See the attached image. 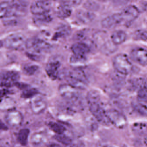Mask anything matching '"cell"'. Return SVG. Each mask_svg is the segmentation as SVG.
<instances>
[{"instance_id":"ab89813d","label":"cell","mask_w":147,"mask_h":147,"mask_svg":"<svg viewBox=\"0 0 147 147\" xmlns=\"http://www.w3.org/2000/svg\"><path fill=\"white\" fill-rule=\"evenodd\" d=\"M123 147H128L127 146H126V145H124V146H123Z\"/></svg>"},{"instance_id":"d6a6232c","label":"cell","mask_w":147,"mask_h":147,"mask_svg":"<svg viewBox=\"0 0 147 147\" xmlns=\"http://www.w3.org/2000/svg\"><path fill=\"white\" fill-rule=\"evenodd\" d=\"M86 57L74 55L71 57L70 59V63L73 65H80L86 62Z\"/></svg>"},{"instance_id":"8992f818","label":"cell","mask_w":147,"mask_h":147,"mask_svg":"<svg viewBox=\"0 0 147 147\" xmlns=\"http://www.w3.org/2000/svg\"><path fill=\"white\" fill-rule=\"evenodd\" d=\"M6 16H12L20 18L26 15L27 13L28 2L24 1H13Z\"/></svg>"},{"instance_id":"ac0fdd59","label":"cell","mask_w":147,"mask_h":147,"mask_svg":"<svg viewBox=\"0 0 147 147\" xmlns=\"http://www.w3.org/2000/svg\"><path fill=\"white\" fill-rule=\"evenodd\" d=\"M126 39L127 34L123 30L114 31L111 35V41L117 46L124 42Z\"/></svg>"},{"instance_id":"f546056e","label":"cell","mask_w":147,"mask_h":147,"mask_svg":"<svg viewBox=\"0 0 147 147\" xmlns=\"http://www.w3.org/2000/svg\"><path fill=\"white\" fill-rule=\"evenodd\" d=\"M147 31L144 30H139L136 31L133 34V38L136 41H147Z\"/></svg>"},{"instance_id":"8fae6325","label":"cell","mask_w":147,"mask_h":147,"mask_svg":"<svg viewBox=\"0 0 147 147\" xmlns=\"http://www.w3.org/2000/svg\"><path fill=\"white\" fill-rule=\"evenodd\" d=\"M5 120L9 126L12 128H17L22 125L24 120L23 114L19 111L11 110L6 114Z\"/></svg>"},{"instance_id":"f1b7e54d","label":"cell","mask_w":147,"mask_h":147,"mask_svg":"<svg viewBox=\"0 0 147 147\" xmlns=\"http://www.w3.org/2000/svg\"><path fill=\"white\" fill-rule=\"evenodd\" d=\"M11 6V1H3L0 2V18L6 17Z\"/></svg>"},{"instance_id":"9c48e42d","label":"cell","mask_w":147,"mask_h":147,"mask_svg":"<svg viewBox=\"0 0 147 147\" xmlns=\"http://www.w3.org/2000/svg\"><path fill=\"white\" fill-rule=\"evenodd\" d=\"M131 59L143 67H146L147 62V51L145 48L136 47L131 50L130 53Z\"/></svg>"},{"instance_id":"44dd1931","label":"cell","mask_w":147,"mask_h":147,"mask_svg":"<svg viewBox=\"0 0 147 147\" xmlns=\"http://www.w3.org/2000/svg\"><path fill=\"white\" fill-rule=\"evenodd\" d=\"M117 49V45L114 44L111 40H107L101 45L100 50L103 54L109 55L115 52Z\"/></svg>"},{"instance_id":"d6986e66","label":"cell","mask_w":147,"mask_h":147,"mask_svg":"<svg viewBox=\"0 0 147 147\" xmlns=\"http://www.w3.org/2000/svg\"><path fill=\"white\" fill-rule=\"evenodd\" d=\"M76 16L78 20L84 24L92 22L95 17V15L92 13L84 10H79L76 13Z\"/></svg>"},{"instance_id":"52a82bcc","label":"cell","mask_w":147,"mask_h":147,"mask_svg":"<svg viewBox=\"0 0 147 147\" xmlns=\"http://www.w3.org/2000/svg\"><path fill=\"white\" fill-rule=\"evenodd\" d=\"M107 116L111 124L118 129H123L127 124L125 116L116 109H110L107 111Z\"/></svg>"},{"instance_id":"d590c367","label":"cell","mask_w":147,"mask_h":147,"mask_svg":"<svg viewBox=\"0 0 147 147\" xmlns=\"http://www.w3.org/2000/svg\"><path fill=\"white\" fill-rule=\"evenodd\" d=\"M51 127L55 132L59 134H63L66 130V128L63 125L55 123L52 125Z\"/></svg>"},{"instance_id":"603a6c76","label":"cell","mask_w":147,"mask_h":147,"mask_svg":"<svg viewBox=\"0 0 147 147\" xmlns=\"http://www.w3.org/2000/svg\"><path fill=\"white\" fill-rule=\"evenodd\" d=\"M88 104L94 103H100L101 98L99 93L95 90H91L88 93L86 97Z\"/></svg>"},{"instance_id":"30bf717a","label":"cell","mask_w":147,"mask_h":147,"mask_svg":"<svg viewBox=\"0 0 147 147\" xmlns=\"http://www.w3.org/2000/svg\"><path fill=\"white\" fill-rule=\"evenodd\" d=\"M123 23L129 24L135 20L140 14L139 9L134 5H129L124 8L120 12Z\"/></svg>"},{"instance_id":"8d00e7d4","label":"cell","mask_w":147,"mask_h":147,"mask_svg":"<svg viewBox=\"0 0 147 147\" xmlns=\"http://www.w3.org/2000/svg\"><path fill=\"white\" fill-rule=\"evenodd\" d=\"M66 4L67 5H69L70 7H72V6H77L80 4L81 3L82 1H64Z\"/></svg>"},{"instance_id":"cb8c5ba5","label":"cell","mask_w":147,"mask_h":147,"mask_svg":"<svg viewBox=\"0 0 147 147\" xmlns=\"http://www.w3.org/2000/svg\"><path fill=\"white\" fill-rule=\"evenodd\" d=\"M132 130L136 135L143 136L147 133V125L144 123H136L132 126Z\"/></svg>"},{"instance_id":"74e56055","label":"cell","mask_w":147,"mask_h":147,"mask_svg":"<svg viewBox=\"0 0 147 147\" xmlns=\"http://www.w3.org/2000/svg\"><path fill=\"white\" fill-rule=\"evenodd\" d=\"M97 147H114L108 144L103 142H99L97 144Z\"/></svg>"},{"instance_id":"277c9868","label":"cell","mask_w":147,"mask_h":147,"mask_svg":"<svg viewBox=\"0 0 147 147\" xmlns=\"http://www.w3.org/2000/svg\"><path fill=\"white\" fill-rule=\"evenodd\" d=\"M26 40L25 36L21 33H13L7 36L3 43L8 49L18 50L25 48Z\"/></svg>"},{"instance_id":"5b68a950","label":"cell","mask_w":147,"mask_h":147,"mask_svg":"<svg viewBox=\"0 0 147 147\" xmlns=\"http://www.w3.org/2000/svg\"><path fill=\"white\" fill-rule=\"evenodd\" d=\"M88 105L90 112L98 123L105 125L111 124L107 111H105L100 103H91Z\"/></svg>"},{"instance_id":"7c38bea8","label":"cell","mask_w":147,"mask_h":147,"mask_svg":"<svg viewBox=\"0 0 147 147\" xmlns=\"http://www.w3.org/2000/svg\"><path fill=\"white\" fill-rule=\"evenodd\" d=\"M30 106L34 114L39 115L45 111L47 107V103L43 97L35 95L31 100Z\"/></svg>"},{"instance_id":"7a4b0ae2","label":"cell","mask_w":147,"mask_h":147,"mask_svg":"<svg viewBox=\"0 0 147 147\" xmlns=\"http://www.w3.org/2000/svg\"><path fill=\"white\" fill-rule=\"evenodd\" d=\"M25 48L28 50V52L42 55L43 54L49 52L52 47L50 44L43 39L32 38L26 40Z\"/></svg>"},{"instance_id":"3957f363","label":"cell","mask_w":147,"mask_h":147,"mask_svg":"<svg viewBox=\"0 0 147 147\" xmlns=\"http://www.w3.org/2000/svg\"><path fill=\"white\" fill-rule=\"evenodd\" d=\"M60 95L66 101L74 105L75 106L80 105L81 98L77 89L68 84H62L59 87Z\"/></svg>"},{"instance_id":"1f68e13d","label":"cell","mask_w":147,"mask_h":147,"mask_svg":"<svg viewBox=\"0 0 147 147\" xmlns=\"http://www.w3.org/2000/svg\"><path fill=\"white\" fill-rule=\"evenodd\" d=\"M84 6L87 11L90 12L98 11L99 7L98 4L97 2L92 1H86L84 4Z\"/></svg>"},{"instance_id":"83f0119b","label":"cell","mask_w":147,"mask_h":147,"mask_svg":"<svg viewBox=\"0 0 147 147\" xmlns=\"http://www.w3.org/2000/svg\"><path fill=\"white\" fill-rule=\"evenodd\" d=\"M134 110L141 115L146 116L147 115V106L145 104L138 102L132 104Z\"/></svg>"},{"instance_id":"f35d334b","label":"cell","mask_w":147,"mask_h":147,"mask_svg":"<svg viewBox=\"0 0 147 147\" xmlns=\"http://www.w3.org/2000/svg\"><path fill=\"white\" fill-rule=\"evenodd\" d=\"M4 45V43H3V42H2V41H0V48L1 47H2V46Z\"/></svg>"},{"instance_id":"2e32d148","label":"cell","mask_w":147,"mask_h":147,"mask_svg":"<svg viewBox=\"0 0 147 147\" xmlns=\"http://www.w3.org/2000/svg\"><path fill=\"white\" fill-rule=\"evenodd\" d=\"M71 49L74 55L85 57H86V55L91 51V49L88 45L82 42L74 44Z\"/></svg>"},{"instance_id":"836d02e7","label":"cell","mask_w":147,"mask_h":147,"mask_svg":"<svg viewBox=\"0 0 147 147\" xmlns=\"http://www.w3.org/2000/svg\"><path fill=\"white\" fill-rule=\"evenodd\" d=\"M56 139L61 143L69 145L72 143V140L69 137L63 134H59L56 136Z\"/></svg>"},{"instance_id":"9a60e30c","label":"cell","mask_w":147,"mask_h":147,"mask_svg":"<svg viewBox=\"0 0 147 147\" xmlns=\"http://www.w3.org/2000/svg\"><path fill=\"white\" fill-rule=\"evenodd\" d=\"M61 63L59 60L51 59L48 62L45 67L47 74L51 80H55L58 77Z\"/></svg>"},{"instance_id":"ffe728a7","label":"cell","mask_w":147,"mask_h":147,"mask_svg":"<svg viewBox=\"0 0 147 147\" xmlns=\"http://www.w3.org/2000/svg\"><path fill=\"white\" fill-rule=\"evenodd\" d=\"M47 141L45 134L42 132H36L30 138L31 144L35 147H40L44 144Z\"/></svg>"},{"instance_id":"e575fe53","label":"cell","mask_w":147,"mask_h":147,"mask_svg":"<svg viewBox=\"0 0 147 147\" xmlns=\"http://www.w3.org/2000/svg\"><path fill=\"white\" fill-rule=\"evenodd\" d=\"M97 121L94 118H88L86 121L88 127L92 131H95L98 127Z\"/></svg>"},{"instance_id":"6da1fadb","label":"cell","mask_w":147,"mask_h":147,"mask_svg":"<svg viewBox=\"0 0 147 147\" xmlns=\"http://www.w3.org/2000/svg\"><path fill=\"white\" fill-rule=\"evenodd\" d=\"M113 65L117 73L123 75L130 74L133 69V65L127 55L119 54L113 57Z\"/></svg>"},{"instance_id":"4fadbf2b","label":"cell","mask_w":147,"mask_h":147,"mask_svg":"<svg viewBox=\"0 0 147 147\" xmlns=\"http://www.w3.org/2000/svg\"><path fill=\"white\" fill-rule=\"evenodd\" d=\"M51 5L49 1H35L31 5L30 10L34 15L48 13L50 12Z\"/></svg>"},{"instance_id":"e0dca14e","label":"cell","mask_w":147,"mask_h":147,"mask_svg":"<svg viewBox=\"0 0 147 147\" xmlns=\"http://www.w3.org/2000/svg\"><path fill=\"white\" fill-rule=\"evenodd\" d=\"M72 12V7L67 5L64 1L61 2L56 11L57 17L61 19L69 18Z\"/></svg>"},{"instance_id":"d4e9b609","label":"cell","mask_w":147,"mask_h":147,"mask_svg":"<svg viewBox=\"0 0 147 147\" xmlns=\"http://www.w3.org/2000/svg\"><path fill=\"white\" fill-rule=\"evenodd\" d=\"M71 29L68 26L64 25L59 27L54 36V39H57L60 38L67 36L70 34Z\"/></svg>"},{"instance_id":"4316f807","label":"cell","mask_w":147,"mask_h":147,"mask_svg":"<svg viewBox=\"0 0 147 147\" xmlns=\"http://www.w3.org/2000/svg\"><path fill=\"white\" fill-rule=\"evenodd\" d=\"M138 101L140 103L147 105V92L146 85L140 88L137 94Z\"/></svg>"},{"instance_id":"5bb4252c","label":"cell","mask_w":147,"mask_h":147,"mask_svg":"<svg viewBox=\"0 0 147 147\" xmlns=\"http://www.w3.org/2000/svg\"><path fill=\"white\" fill-rule=\"evenodd\" d=\"M123 23L120 13H114L107 16L101 21V26L107 29H112Z\"/></svg>"},{"instance_id":"7402d4cb","label":"cell","mask_w":147,"mask_h":147,"mask_svg":"<svg viewBox=\"0 0 147 147\" xmlns=\"http://www.w3.org/2000/svg\"><path fill=\"white\" fill-rule=\"evenodd\" d=\"M52 17L50 13L34 15L33 17V21L38 25L45 24L51 22L52 20Z\"/></svg>"},{"instance_id":"ba28073f","label":"cell","mask_w":147,"mask_h":147,"mask_svg":"<svg viewBox=\"0 0 147 147\" xmlns=\"http://www.w3.org/2000/svg\"><path fill=\"white\" fill-rule=\"evenodd\" d=\"M20 78L19 72L6 70L0 73V86L8 87L16 84Z\"/></svg>"},{"instance_id":"4dcf8cb0","label":"cell","mask_w":147,"mask_h":147,"mask_svg":"<svg viewBox=\"0 0 147 147\" xmlns=\"http://www.w3.org/2000/svg\"><path fill=\"white\" fill-rule=\"evenodd\" d=\"M19 18L12 16H6L3 18L2 22L5 26H14L18 24Z\"/></svg>"},{"instance_id":"484cf974","label":"cell","mask_w":147,"mask_h":147,"mask_svg":"<svg viewBox=\"0 0 147 147\" xmlns=\"http://www.w3.org/2000/svg\"><path fill=\"white\" fill-rule=\"evenodd\" d=\"M39 69V67L33 63H27L23 67L24 74L27 76H32L35 74Z\"/></svg>"}]
</instances>
